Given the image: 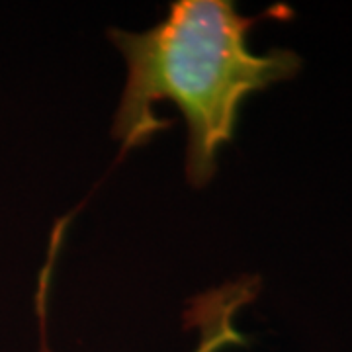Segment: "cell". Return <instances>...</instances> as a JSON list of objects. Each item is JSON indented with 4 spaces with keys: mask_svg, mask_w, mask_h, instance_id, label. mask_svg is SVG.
<instances>
[{
    "mask_svg": "<svg viewBox=\"0 0 352 352\" xmlns=\"http://www.w3.org/2000/svg\"><path fill=\"white\" fill-rule=\"evenodd\" d=\"M71 221V215L57 219L51 231L47 258L39 272L38 294H36V311L39 321V352H51L47 344V305L50 289L53 280V268L57 261V252L63 243L65 231ZM258 292V280L252 276H243L235 282L215 289H208L194 298L186 311V321L200 329V342L194 352H221L227 346L245 344V337L233 325L235 315L241 307L251 303Z\"/></svg>",
    "mask_w": 352,
    "mask_h": 352,
    "instance_id": "2",
    "label": "cell"
},
{
    "mask_svg": "<svg viewBox=\"0 0 352 352\" xmlns=\"http://www.w3.org/2000/svg\"><path fill=\"white\" fill-rule=\"evenodd\" d=\"M258 18H245L231 0H175L163 22L133 34L110 30L127 63L126 88L112 133L122 151L149 143L168 127L157 102H173L188 127L186 176L204 186L215 175L217 151L231 141L243 100L300 69L292 51L254 55L247 34Z\"/></svg>",
    "mask_w": 352,
    "mask_h": 352,
    "instance_id": "1",
    "label": "cell"
}]
</instances>
